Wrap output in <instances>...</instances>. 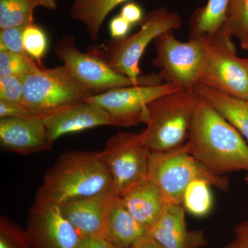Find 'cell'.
Masks as SVG:
<instances>
[{"label": "cell", "mask_w": 248, "mask_h": 248, "mask_svg": "<svg viewBox=\"0 0 248 248\" xmlns=\"http://www.w3.org/2000/svg\"><path fill=\"white\" fill-rule=\"evenodd\" d=\"M27 27L0 29V51L6 50L15 53L27 54L23 45V35Z\"/></svg>", "instance_id": "obj_29"}, {"label": "cell", "mask_w": 248, "mask_h": 248, "mask_svg": "<svg viewBox=\"0 0 248 248\" xmlns=\"http://www.w3.org/2000/svg\"><path fill=\"white\" fill-rule=\"evenodd\" d=\"M35 117L27 107L19 103L0 101V119L8 117L27 118Z\"/></svg>", "instance_id": "obj_30"}, {"label": "cell", "mask_w": 248, "mask_h": 248, "mask_svg": "<svg viewBox=\"0 0 248 248\" xmlns=\"http://www.w3.org/2000/svg\"><path fill=\"white\" fill-rule=\"evenodd\" d=\"M200 98L197 90L178 89L148 104L143 133L151 151H169L186 143Z\"/></svg>", "instance_id": "obj_4"}, {"label": "cell", "mask_w": 248, "mask_h": 248, "mask_svg": "<svg viewBox=\"0 0 248 248\" xmlns=\"http://www.w3.org/2000/svg\"><path fill=\"white\" fill-rule=\"evenodd\" d=\"M55 53L72 74L95 94L137 86L131 79L112 70L95 55L81 52L77 46L76 39L71 35H65L58 41Z\"/></svg>", "instance_id": "obj_11"}, {"label": "cell", "mask_w": 248, "mask_h": 248, "mask_svg": "<svg viewBox=\"0 0 248 248\" xmlns=\"http://www.w3.org/2000/svg\"><path fill=\"white\" fill-rule=\"evenodd\" d=\"M223 29L241 45L248 40V0H231Z\"/></svg>", "instance_id": "obj_24"}, {"label": "cell", "mask_w": 248, "mask_h": 248, "mask_svg": "<svg viewBox=\"0 0 248 248\" xmlns=\"http://www.w3.org/2000/svg\"><path fill=\"white\" fill-rule=\"evenodd\" d=\"M212 186L203 179L193 181L186 187L182 205L190 215L202 217L208 215L213 205Z\"/></svg>", "instance_id": "obj_23"}, {"label": "cell", "mask_w": 248, "mask_h": 248, "mask_svg": "<svg viewBox=\"0 0 248 248\" xmlns=\"http://www.w3.org/2000/svg\"><path fill=\"white\" fill-rule=\"evenodd\" d=\"M246 224H247V225H248V221H246Z\"/></svg>", "instance_id": "obj_40"}, {"label": "cell", "mask_w": 248, "mask_h": 248, "mask_svg": "<svg viewBox=\"0 0 248 248\" xmlns=\"http://www.w3.org/2000/svg\"><path fill=\"white\" fill-rule=\"evenodd\" d=\"M0 248H32L26 230L9 218L0 217Z\"/></svg>", "instance_id": "obj_26"}, {"label": "cell", "mask_w": 248, "mask_h": 248, "mask_svg": "<svg viewBox=\"0 0 248 248\" xmlns=\"http://www.w3.org/2000/svg\"><path fill=\"white\" fill-rule=\"evenodd\" d=\"M133 26L127 22L120 15L112 18L109 29L111 37L113 40H121L128 37L129 32Z\"/></svg>", "instance_id": "obj_31"}, {"label": "cell", "mask_w": 248, "mask_h": 248, "mask_svg": "<svg viewBox=\"0 0 248 248\" xmlns=\"http://www.w3.org/2000/svg\"><path fill=\"white\" fill-rule=\"evenodd\" d=\"M0 146L4 151L24 156L49 151V139L42 117H8L0 120Z\"/></svg>", "instance_id": "obj_15"}, {"label": "cell", "mask_w": 248, "mask_h": 248, "mask_svg": "<svg viewBox=\"0 0 248 248\" xmlns=\"http://www.w3.org/2000/svg\"><path fill=\"white\" fill-rule=\"evenodd\" d=\"M120 15L132 26L141 22L143 19L141 8L138 4L133 2L124 5L121 10Z\"/></svg>", "instance_id": "obj_32"}, {"label": "cell", "mask_w": 248, "mask_h": 248, "mask_svg": "<svg viewBox=\"0 0 248 248\" xmlns=\"http://www.w3.org/2000/svg\"><path fill=\"white\" fill-rule=\"evenodd\" d=\"M21 79L25 90L23 104L35 117H44L96 94L64 65L40 66Z\"/></svg>", "instance_id": "obj_7"}, {"label": "cell", "mask_w": 248, "mask_h": 248, "mask_svg": "<svg viewBox=\"0 0 248 248\" xmlns=\"http://www.w3.org/2000/svg\"><path fill=\"white\" fill-rule=\"evenodd\" d=\"M24 91V82L20 78L0 77V101L23 104Z\"/></svg>", "instance_id": "obj_28"}, {"label": "cell", "mask_w": 248, "mask_h": 248, "mask_svg": "<svg viewBox=\"0 0 248 248\" xmlns=\"http://www.w3.org/2000/svg\"><path fill=\"white\" fill-rule=\"evenodd\" d=\"M182 27V19L177 13L164 7L153 10L143 17L136 33L121 40H112L100 46H91L87 52L107 63L117 73L126 76L136 85L159 84V75L141 76L140 62L152 41L166 31Z\"/></svg>", "instance_id": "obj_3"}, {"label": "cell", "mask_w": 248, "mask_h": 248, "mask_svg": "<svg viewBox=\"0 0 248 248\" xmlns=\"http://www.w3.org/2000/svg\"><path fill=\"white\" fill-rule=\"evenodd\" d=\"M78 248H112V246L103 237H81Z\"/></svg>", "instance_id": "obj_33"}, {"label": "cell", "mask_w": 248, "mask_h": 248, "mask_svg": "<svg viewBox=\"0 0 248 248\" xmlns=\"http://www.w3.org/2000/svg\"><path fill=\"white\" fill-rule=\"evenodd\" d=\"M198 38L204 54L200 84L248 100V58L237 55L233 37L223 29Z\"/></svg>", "instance_id": "obj_6"}, {"label": "cell", "mask_w": 248, "mask_h": 248, "mask_svg": "<svg viewBox=\"0 0 248 248\" xmlns=\"http://www.w3.org/2000/svg\"><path fill=\"white\" fill-rule=\"evenodd\" d=\"M151 152L143 130L138 133L120 132L106 142L100 155L119 197L148 179Z\"/></svg>", "instance_id": "obj_9"}, {"label": "cell", "mask_w": 248, "mask_h": 248, "mask_svg": "<svg viewBox=\"0 0 248 248\" xmlns=\"http://www.w3.org/2000/svg\"><path fill=\"white\" fill-rule=\"evenodd\" d=\"M39 0H0V29L28 26L33 22Z\"/></svg>", "instance_id": "obj_22"}, {"label": "cell", "mask_w": 248, "mask_h": 248, "mask_svg": "<svg viewBox=\"0 0 248 248\" xmlns=\"http://www.w3.org/2000/svg\"><path fill=\"white\" fill-rule=\"evenodd\" d=\"M148 179L159 187L166 203L182 205L187 186L203 179L223 191L229 188L228 177L205 167L187 151L186 143L166 151H152Z\"/></svg>", "instance_id": "obj_5"}, {"label": "cell", "mask_w": 248, "mask_h": 248, "mask_svg": "<svg viewBox=\"0 0 248 248\" xmlns=\"http://www.w3.org/2000/svg\"><path fill=\"white\" fill-rule=\"evenodd\" d=\"M201 97L216 109L248 142V100L227 95L224 93L200 84Z\"/></svg>", "instance_id": "obj_19"}, {"label": "cell", "mask_w": 248, "mask_h": 248, "mask_svg": "<svg viewBox=\"0 0 248 248\" xmlns=\"http://www.w3.org/2000/svg\"><path fill=\"white\" fill-rule=\"evenodd\" d=\"M149 234L124 206L120 197L111 208L104 238L115 247L130 248L139 239Z\"/></svg>", "instance_id": "obj_18"}, {"label": "cell", "mask_w": 248, "mask_h": 248, "mask_svg": "<svg viewBox=\"0 0 248 248\" xmlns=\"http://www.w3.org/2000/svg\"><path fill=\"white\" fill-rule=\"evenodd\" d=\"M246 182H247V184H248V172L247 175H246Z\"/></svg>", "instance_id": "obj_38"}, {"label": "cell", "mask_w": 248, "mask_h": 248, "mask_svg": "<svg viewBox=\"0 0 248 248\" xmlns=\"http://www.w3.org/2000/svg\"><path fill=\"white\" fill-rule=\"evenodd\" d=\"M26 231L32 248H78L81 236L58 203L35 197Z\"/></svg>", "instance_id": "obj_12"}, {"label": "cell", "mask_w": 248, "mask_h": 248, "mask_svg": "<svg viewBox=\"0 0 248 248\" xmlns=\"http://www.w3.org/2000/svg\"><path fill=\"white\" fill-rule=\"evenodd\" d=\"M120 198L129 213L147 229L154 223L166 204L159 187L149 179L132 187Z\"/></svg>", "instance_id": "obj_17"}, {"label": "cell", "mask_w": 248, "mask_h": 248, "mask_svg": "<svg viewBox=\"0 0 248 248\" xmlns=\"http://www.w3.org/2000/svg\"><path fill=\"white\" fill-rule=\"evenodd\" d=\"M42 119L53 143L68 134L104 125L115 127V122L107 111L86 99L54 111Z\"/></svg>", "instance_id": "obj_13"}, {"label": "cell", "mask_w": 248, "mask_h": 248, "mask_svg": "<svg viewBox=\"0 0 248 248\" xmlns=\"http://www.w3.org/2000/svg\"><path fill=\"white\" fill-rule=\"evenodd\" d=\"M130 248H164L148 234L139 239Z\"/></svg>", "instance_id": "obj_35"}, {"label": "cell", "mask_w": 248, "mask_h": 248, "mask_svg": "<svg viewBox=\"0 0 248 248\" xmlns=\"http://www.w3.org/2000/svg\"><path fill=\"white\" fill-rule=\"evenodd\" d=\"M23 45L26 53L35 60L39 64H42L48 47V39L42 28L34 23L26 27L23 35Z\"/></svg>", "instance_id": "obj_27"}, {"label": "cell", "mask_w": 248, "mask_h": 248, "mask_svg": "<svg viewBox=\"0 0 248 248\" xmlns=\"http://www.w3.org/2000/svg\"><path fill=\"white\" fill-rule=\"evenodd\" d=\"M156 55L153 65L160 68L164 83L179 89L195 91L200 84L203 66V48L200 39L177 40L174 31L158 36L155 41Z\"/></svg>", "instance_id": "obj_8"}, {"label": "cell", "mask_w": 248, "mask_h": 248, "mask_svg": "<svg viewBox=\"0 0 248 248\" xmlns=\"http://www.w3.org/2000/svg\"><path fill=\"white\" fill-rule=\"evenodd\" d=\"M231 0H208L190 19V38L215 33L224 27Z\"/></svg>", "instance_id": "obj_21"}, {"label": "cell", "mask_w": 248, "mask_h": 248, "mask_svg": "<svg viewBox=\"0 0 248 248\" xmlns=\"http://www.w3.org/2000/svg\"><path fill=\"white\" fill-rule=\"evenodd\" d=\"M178 89L164 82L137 85L110 90L86 99L107 111L115 122V127H130L145 124L150 103Z\"/></svg>", "instance_id": "obj_10"}, {"label": "cell", "mask_w": 248, "mask_h": 248, "mask_svg": "<svg viewBox=\"0 0 248 248\" xmlns=\"http://www.w3.org/2000/svg\"><path fill=\"white\" fill-rule=\"evenodd\" d=\"M185 143L189 153L214 172H248L247 142L201 96Z\"/></svg>", "instance_id": "obj_1"}, {"label": "cell", "mask_w": 248, "mask_h": 248, "mask_svg": "<svg viewBox=\"0 0 248 248\" xmlns=\"http://www.w3.org/2000/svg\"><path fill=\"white\" fill-rule=\"evenodd\" d=\"M126 1L128 0H74L71 16L82 23L91 40L96 41L108 15Z\"/></svg>", "instance_id": "obj_20"}, {"label": "cell", "mask_w": 248, "mask_h": 248, "mask_svg": "<svg viewBox=\"0 0 248 248\" xmlns=\"http://www.w3.org/2000/svg\"><path fill=\"white\" fill-rule=\"evenodd\" d=\"M241 46H242V48L244 49V50H247L248 51V40L246 41L245 43L243 44L242 45H241Z\"/></svg>", "instance_id": "obj_37"}, {"label": "cell", "mask_w": 248, "mask_h": 248, "mask_svg": "<svg viewBox=\"0 0 248 248\" xmlns=\"http://www.w3.org/2000/svg\"><path fill=\"white\" fill-rule=\"evenodd\" d=\"M40 65L27 54L0 51V77L16 76L22 78L32 73Z\"/></svg>", "instance_id": "obj_25"}, {"label": "cell", "mask_w": 248, "mask_h": 248, "mask_svg": "<svg viewBox=\"0 0 248 248\" xmlns=\"http://www.w3.org/2000/svg\"><path fill=\"white\" fill-rule=\"evenodd\" d=\"M148 231L164 248H200L207 244L202 231L187 229L182 205L166 203Z\"/></svg>", "instance_id": "obj_16"}, {"label": "cell", "mask_w": 248, "mask_h": 248, "mask_svg": "<svg viewBox=\"0 0 248 248\" xmlns=\"http://www.w3.org/2000/svg\"><path fill=\"white\" fill-rule=\"evenodd\" d=\"M112 248H119L115 247V246H112Z\"/></svg>", "instance_id": "obj_39"}, {"label": "cell", "mask_w": 248, "mask_h": 248, "mask_svg": "<svg viewBox=\"0 0 248 248\" xmlns=\"http://www.w3.org/2000/svg\"><path fill=\"white\" fill-rule=\"evenodd\" d=\"M224 248H241L239 246V244L236 243V241H232L231 244L227 245Z\"/></svg>", "instance_id": "obj_36"}, {"label": "cell", "mask_w": 248, "mask_h": 248, "mask_svg": "<svg viewBox=\"0 0 248 248\" xmlns=\"http://www.w3.org/2000/svg\"><path fill=\"white\" fill-rule=\"evenodd\" d=\"M113 187L100 152L68 151L46 171L37 198L62 205L102 193Z\"/></svg>", "instance_id": "obj_2"}, {"label": "cell", "mask_w": 248, "mask_h": 248, "mask_svg": "<svg viewBox=\"0 0 248 248\" xmlns=\"http://www.w3.org/2000/svg\"><path fill=\"white\" fill-rule=\"evenodd\" d=\"M236 241L241 248H248V226L246 222L241 223L235 228Z\"/></svg>", "instance_id": "obj_34"}, {"label": "cell", "mask_w": 248, "mask_h": 248, "mask_svg": "<svg viewBox=\"0 0 248 248\" xmlns=\"http://www.w3.org/2000/svg\"><path fill=\"white\" fill-rule=\"evenodd\" d=\"M119 196L113 187L97 195L60 205L81 237H103L111 208Z\"/></svg>", "instance_id": "obj_14"}]
</instances>
